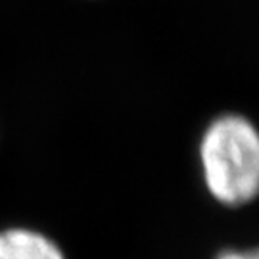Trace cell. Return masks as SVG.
I'll return each mask as SVG.
<instances>
[{"label": "cell", "instance_id": "cell-1", "mask_svg": "<svg viewBox=\"0 0 259 259\" xmlns=\"http://www.w3.org/2000/svg\"><path fill=\"white\" fill-rule=\"evenodd\" d=\"M200 163L217 202L250 204L259 196V129L240 113L219 115L202 137Z\"/></svg>", "mask_w": 259, "mask_h": 259}, {"label": "cell", "instance_id": "cell-2", "mask_svg": "<svg viewBox=\"0 0 259 259\" xmlns=\"http://www.w3.org/2000/svg\"><path fill=\"white\" fill-rule=\"evenodd\" d=\"M0 259H65L62 250L47 236L27 229L0 232Z\"/></svg>", "mask_w": 259, "mask_h": 259}, {"label": "cell", "instance_id": "cell-3", "mask_svg": "<svg viewBox=\"0 0 259 259\" xmlns=\"http://www.w3.org/2000/svg\"><path fill=\"white\" fill-rule=\"evenodd\" d=\"M217 259H259V248L248 251H223Z\"/></svg>", "mask_w": 259, "mask_h": 259}]
</instances>
